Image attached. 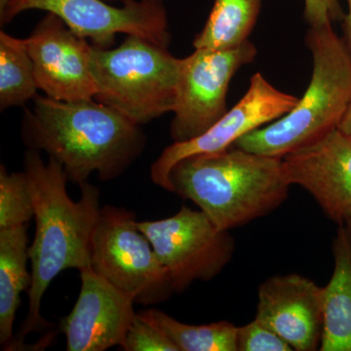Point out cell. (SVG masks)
I'll list each match as a JSON object with an SVG mask.
<instances>
[{
  "label": "cell",
  "mask_w": 351,
  "mask_h": 351,
  "mask_svg": "<svg viewBox=\"0 0 351 351\" xmlns=\"http://www.w3.org/2000/svg\"><path fill=\"white\" fill-rule=\"evenodd\" d=\"M24 171L34 200L36 233L29 250V311L12 350L24 348L27 335L51 327L40 313L41 302L51 282L64 270L80 271L91 267L90 245L101 209L100 191L88 182L80 186V200L71 199L63 166L50 157L44 162L40 152L27 149Z\"/></svg>",
  "instance_id": "6da1fadb"
},
{
  "label": "cell",
  "mask_w": 351,
  "mask_h": 351,
  "mask_svg": "<svg viewBox=\"0 0 351 351\" xmlns=\"http://www.w3.org/2000/svg\"><path fill=\"white\" fill-rule=\"evenodd\" d=\"M25 108L21 135L27 149L44 152L80 184L123 174L145 151L141 125L95 99L75 101L38 96Z\"/></svg>",
  "instance_id": "7a4b0ae2"
},
{
  "label": "cell",
  "mask_w": 351,
  "mask_h": 351,
  "mask_svg": "<svg viewBox=\"0 0 351 351\" xmlns=\"http://www.w3.org/2000/svg\"><path fill=\"white\" fill-rule=\"evenodd\" d=\"M172 193L193 201L219 230L267 216L289 195L282 157L232 147L186 157L171 171Z\"/></svg>",
  "instance_id": "3957f363"
},
{
  "label": "cell",
  "mask_w": 351,
  "mask_h": 351,
  "mask_svg": "<svg viewBox=\"0 0 351 351\" xmlns=\"http://www.w3.org/2000/svg\"><path fill=\"white\" fill-rule=\"evenodd\" d=\"M306 43L313 69L304 96L291 112L247 134L233 147L284 157L338 128L351 103L350 52L332 25L309 27Z\"/></svg>",
  "instance_id": "277c9868"
},
{
  "label": "cell",
  "mask_w": 351,
  "mask_h": 351,
  "mask_svg": "<svg viewBox=\"0 0 351 351\" xmlns=\"http://www.w3.org/2000/svg\"><path fill=\"white\" fill-rule=\"evenodd\" d=\"M168 49L136 36L117 48L92 45L95 100L138 125L173 112L181 59Z\"/></svg>",
  "instance_id": "5b68a950"
},
{
  "label": "cell",
  "mask_w": 351,
  "mask_h": 351,
  "mask_svg": "<svg viewBox=\"0 0 351 351\" xmlns=\"http://www.w3.org/2000/svg\"><path fill=\"white\" fill-rule=\"evenodd\" d=\"M91 267L137 304H159L174 292L167 269L138 228L134 212L101 207L92 234Z\"/></svg>",
  "instance_id": "8992f818"
},
{
  "label": "cell",
  "mask_w": 351,
  "mask_h": 351,
  "mask_svg": "<svg viewBox=\"0 0 351 351\" xmlns=\"http://www.w3.org/2000/svg\"><path fill=\"white\" fill-rule=\"evenodd\" d=\"M29 10L46 11L64 21L75 34L95 47L112 48L117 34L136 36L169 48L171 32L163 0H126L113 6L105 0H8L0 10L7 25Z\"/></svg>",
  "instance_id": "52a82bcc"
},
{
  "label": "cell",
  "mask_w": 351,
  "mask_h": 351,
  "mask_svg": "<svg viewBox=\"0 0 351 351\" xmlns=\"http://www.w3.org/2000/svg\"><path fill=\"white\" fill-rule=\"evenodd\" d=\"M138 228L167 269L175 293L218 276L234 253L228 230H219L200 210L182 206L170 218L138 221Z\"/></svg>",
  "instance_id": "ba28073f"
},
{
  "label": "cell",
  "mask_w": 351,
  "mask_h": 351,
  "mask_svg": "<svg viewBox=\"0 0 351 351\" xmlns=\"http://www.w3.org/2000/svg\"><path fill=\"white\" fill-rule=\"evenodd\" d=\"M257 54L256 46L247 40L228 49L196 48L181 59L170 126L174 142L198 137L226 114V95L233 76Z\"/></svg>",
  "instance_id": "9c48e42d"
},
{
  "label": "cell",
  "mask_w": 351,
  "mask_h": 351,
  "mask_svg": "<svg viewBox=\"0 0 351 351\" xmlns=\"http://www.w3.org/2000/svg\"><path fill=\"white\" fill-rule=\"evenodd\" d=\"M299 97L280 91L262 75L252 76L241 100L200 136L166 147L151 167L152 182L172 193L171 171L186 157L226 151L252 131L271 123L291 112Z\"/></svg>",
  "instance_id": "30bf717a"
},
{
  "label": "cell",
  "mask_w": 351,
  "mask_h": 351,
  "mask_svg": "<svg viewBox=\"0 0 351 351\" xmlns=\"http://www.w3.org/2000/svg\"><path fill=\"white\" fill-rule=\"evenodd\" d=\"M24 41L45 96L64 101L94 99L92 44L87 39L75 34L55 14L47 13Z\"/></svg>",
  "instance_id": "8fae6325"
},
{
  "label": "cell",
  "mask_w": 351,
  "mask_h": 351,
  "mask_svg": "<svg viewBox=\"0 0 351 351\" xmlns=\"http://www.w3.org/2000/svg\"><path fill=\"white\" fill-rule=\"evenodd\" d=\"M80 295L60 321L68 351H105L121 346L136 313L135 298L104 278L91 267L80 270Z\"/></svg>",
  "instance_id": "7c38bea8"
},
{
  "label": "cell",
  "mask_w": 351,
  "mask_h": 351,
  "mask_svg": "<svg viewBox=\"0 0 351 351\" xmlns=\"http://www.w3.org/2000/svg\"><path fill=\"white\" fill-rule=\"evenodd\" d=\"M291 186L306 189L339 226L351 218V138L339 128L282 157Z\"/></svg>",
  "instance_id": "4fadbf2b"
},
{
  "label": "cell",
  "mask_w": 351,
  "mask_h": 351,
  "mask_svg": "<svg viewBox=\"0 0 351 351\" xmlns=\"http://www.w3.org/2000/svg\"><path fill=\"white\" fill-rule=\"evenodd\" d=\"M255 319L295 351L319 350L323 335V287L300 274L269 277L258 291Z\"/></svg>",
  "instance_id": "5bb4252c"
},
{
  "label": "cell",
  "mask_w": 351,
  "mask_h": 351,
  "mask_svg": "<svg viewBox=\"0 0 351 351\" xmlns=\"http://www.w3.org/2000/svg\"><path fill=\"white\" fill-rule=\"evenodd\" d=\"M334 271L323 287L320 351H351V239L339 226L332 242Z\"/></svg>",
  "instance_id": "9a60e30c"
},
{
  "label": "cell",
  "mask_w": 351,
  "mask_h": 351,
  "mask_svg": "<svg viewBox=\"0 0 351 351\" xmlns=\"http://www.w3.org/2000/svg\"><path fill=\"white\" fill-rule=\"evenodd\" d=\"M27 225L0 230V343L12 350L13 326L21 295L32 285Z\"/></svg>",
  "instance_id": "2e32d148"
},
{
  "label": "cell",
  "mask_w": 351,
  "mask_h": 351,
  "mask_svg": "<svg viewBox=\"0 0 351 351\" xmlns=\"http://www.w3.org/2000/svg\"><path fill=\"white\" fill-rule=\"evenodd\" d=\"M262 4L263 0H215L193 47L228 49L249 40Z\"/></svg>",
  "instance_id": "e0dca14e"
},
{
  "label": "cell",
  "mask_w": 351,
  "mask_h": 351,
  "mask_svg": "<svg viewBox=\"0 0 351 351\" xmlns=\"http://www.w3.org/2000/svg\"><path fill=\"white\" fill-rule=\"evenodd\" d=\"M38 89L24 39L0 32V110L22 107L38 96Z\"/></svg>",
  "instance_id": "ac0fdd59"
},
{
  "label": "cell",
  "mask_w": 351,
  "mask_h": 351,
  "mask_svg": "<svg viewBox=\"0 0 351 351\" xmlns=\"http://www.w3.org/2000/svg\"><path fill=\"white\" fill-rule=\"evenodd\" d=\"M154 322L178 351H237L239 327L228 321L207 325H189L152 308L140 313Z\"/></svg>",
  "instance_id": "d6986e66"
},
{
  "label": "cell",
  "mask_w": 351,
  "mask_h": 351,
  "mask_svg": "<svg viewBox=\"0 0 351 351\" xmlns=\"http://www.w3.org/2000/svg\"><path fill=\"white\" fill-rule=\"evenodd\" d=\"M34 217L29 179L23 172L9 174L0 167V230L25 226Z\"/></svg>",
  "instance_id": "ffe728a7"
},
{
  "label": "cell",
  "mask_w": 351,
  "mask_h": 351,
  "mask_svg": "<svg viewBox=\"0 0 351 351\" xmlns=\"http://www.w3.org/2000/svg\"><path fill=\"white\" fill-rule=\"evenodd\" d=\"M120 348L125 351H178L167 336L141 313L136 314Z\"/></svg>",
  "instance_id": "44dd1931"
},
{
  "label": "cell",
  "mask_w": 351,
  "mask_h": 351,
  "mask_svg": "<svg viewBox=\"0 0 351 351\" xmlns=\"http://www.w3.org/2000/svg\"><path fill=\"white\" fill-rule=\"evenodd\" d=\"M287 341L255 319L237 332V351H293Z\"/></svg>",
  "instance_id": "7402d4cb"
},
{
  "label": "cell",
  "mask_w": 351,
  "mask_h": 351,
  "mask_svg": "<svg viewBox=\"0 0 351 351\" xmlns=\"http://www.w3.org/2000/svg\"><path fill=\"white\" fill-rule=\"evenodd\" d=\"M339 0H304V16L309 27H320L343 21Z\"/></svg>",
  "instance_id": "603a6c76"
},
{
  "label": "cell",
  "mask_w": 351,
  "mask_h": 351,
  "mask_svg": "<svg viewBox=\"0 0 351 351\" xmlns=\"http://www.w3.org/2000/svg\"><path fill=\"white\" fill-rule=\"evenodd\" d=\"M348 2V13L345 14V17L343 19V27L345 36H343V40L348 51L351 54V0H346Z\"/></svg>",
  "instance_id": "cb8c5ba5"
},
{
  "label": "cell",
  "mask_w": 351,
  "mask_h": 351,
  "mask_svg": "<svg viewBox=\"0 0 351 351\" xmlns=\"http://www.w3.org/2000/svg\"><path fill=\"white\" fill-rule=\"evenodd\" d=\"M339 130L348 135V137L351 138V103L350 107L343 115V119H341V123L338 127Z\"/></svg>",
  "instance_id": "d4e9b609"
},
{
  "label": "cell",
  "mask_w": 351,
  "mask_h": 351,
  "mask_svg": "<svg viewBox=\"0 0 351 351\" xmlns=\"http://www.w3.org/2000/svg\"><path fill=\"white\" fill-rule=\"evenodd\" d=\"M346 230H348V235H350L351 239V218L348 219V221H346L345 225Z\"/></svg>",
  "instance_id": "484cf974"
},
{
  "label": "cell",
  "mask_w": 351,
  "mask_h": 351,
  "mask_svg": "<svg viewBox=\"0 0 351 351\" xmlns=\"http://www.w3.org/2000/svg\"><path fill=\"white\" fill-rule=\"evenodd\" d=\"M7 2H8V0H0V10H2V9L4 8Z\"/></svg>",
  "instance_id": "4316f807"
},
{
  "label": "cell",
  "mask_w": 351,
  "mask_h": 351,
  "mask_svg": "<svg viewBox=\"0 0 351 351\" xmlns=\"http://www.w3.org/2000/svg\"><path fill=\"white\" fill-rule=\"evenodd\" d=\"M105 1H107V2H108V3H110V4L113 3V2L120 1V2H121V4H122V3H124V2L126 1V0H105Z\"/></svg>",
  "instance_id": "83f0119b"
}]
</instances>
